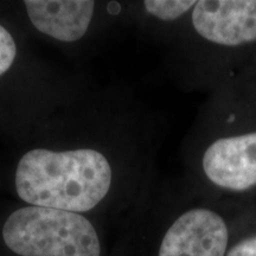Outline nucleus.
Instances as JSON below:
<instances>
[{
    "mask_svg": "<svg viewBox=\"0 0 256 256\" xmlns=\"http://www.w3.org/2000/svg\"><path fill=\"white\" fill-rule=\"evenodd\" d=\"M112 168L96 150H31L19 160L16 190L34 206L84 214L96 208L112 185Z\"/></svg>",
    "mask_w": 256,
    "mask_h": 256,
    "instance_id": "f257e3e1",
    "label": "nucleus"
},
{
    "mask_svg": "<svg viewBox=\"0 0 256 256\" xmlns=\"http://www.w3.org/2000/svg\"><path fill=\"white\" fill-rule=\"evenodd\" d=\"M228 241V226L220 214L194 208L168 226L156 256H226Z\"/></svg>",
    "mask_w": 256,
    "mask_h": 256,
    "instance_id": "f03ea898",
    "label": "nucleus"
},
{
    "mask_svg": "<svg viewBox=\"0 0 256 256\" xmlns=\"http://www.w3.org/2000/svg\"><path fill=\"white\" fill-rule=\"evenodd\" d=\"M192 25L202 38L223 46L256 42V0H200Z\"/></svg>",
    "mask_w": 256,
    "mask_h": 256,
    "instance_id": "7ed1b4c3",
    "label": "nucleus"
},
{
    "mask_svg": "<svg viewBox=\"0 0 256 256\" xmlns=\"http://www.w3.org/2000/svg\"><path fill=\"white\" fill-rule=\"evenodd\" d=\"M206 178L217 186L246 191L256 185V130L220 138L208 147L202 159Z\"/></svg>",
    "mask_w": 256,
    "mask_h": 256,
    "instance_id": "20e7f679",
    "label": "nucleus"
},
{
    "mask_svg": "<svg viewBox=\"0 0 256 256\" xmlns=\"http://www.w3.org/2000/svg\"><path fill=\"white\" fill-rule=\"evenodd\" d=\"M24 4L38 31L68 43L84 36L95 8L90 0H28Z\"/></svg>",
    "mask_w": 256,
    "mask_h": 256,
    "instance_id": "39448f33",
    "label": "nucleus"
},
{
    "mask_svg": "<svg viewBox=\"0 0 256 256\" xmlns=\"http://www.w3.org/2000/svg\"><path fill=\"white\" fill-rule=\"evenodd\" d=\"M0 243L5 249V256H102V246L55 247L5 223L0 228Z\"/></svg>",
    "mask_w": 256,
    "mask_h": 256,
    "instance_id": "423d86ee",
    "label": "nucleus"
},
{
    "mask_svg": "<svg viewBox=\"0 0 256 256\" xmlns=\"http://www.w3.org/2000/svg\"><path fill=\"white\" fill-rule=\"evenodd\" d=\"M196 2L194 0H146L144 5L146 11L153 17L164 22H172L183 17L194 8Z\"/></svg>",
    "mask_w": 256,
    "mask_h": 256,
    "instance_id": "0eeeda50",
    "label": "nucleus"
},
{
    "mask_svg": "<svg viewBox=\"0 0 256 256\" xmlns=\"http://www.w3.org/2000/svg\"><path fill=\"white\" fill-rule=\"evenodd\" d=\"M17 55L14 37L6 28L0 25V76L11 68Z\"/></svg>",
    "mask_w": 256,
    "mask_h": 256,
    "instance_id": "6e6552de",
    "label": "nucleus"
},
{
    "mask_svg": "<svg viewBox=\"0 0 256 256\" xmlns=\"http://www.w3.org/2000/svg\"><path fill=\"white\" fill-rule=\"evenodd\" d=\"M226 256H256V235L243 238L234 244Z\"/></svg>",
    "mask_w": 256,
    "mask_h": 256,
    "instance_id": "1a4fd4ad",
    "label": "nucleus"
}]
</instances>
